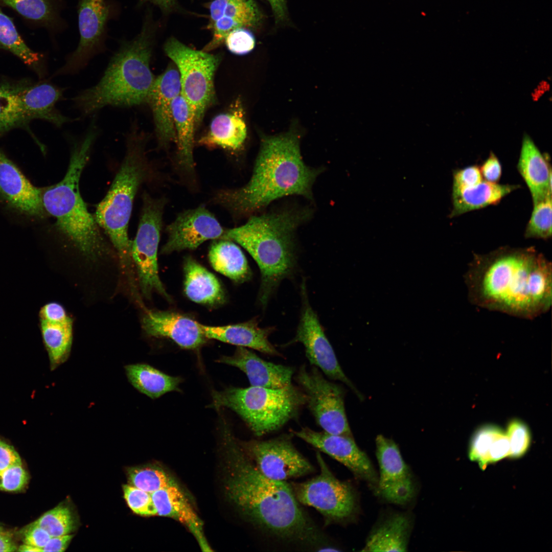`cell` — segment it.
I'll return each instance as SVG.
<instances>
[{
  "mask_svg": "<svg viewBox=\"0 0 552 552\" xmlns=\"http://www.w3.org/2000/svg\"><path fill=\"white\" fill-rule=\"evenodd\" d=\"M98 130L91 125L81 139L75 141L64 177L57 183L42 188L41 199L48 216L55 220L56 230L84 256L95 259L108 246L101 228L81 196L79 181L87 163Z\"/></svg>",
  "mask_w": 552,
  "mask_h": 552,
  "instance_id": "8992f818",
  "label": "cell"
},
{
  "mask_svg": "<svg viewBox=\"0 0 552 552\" xmlns=\"http://www.w3.org/2000/svg\"><path fill=\"white\" fill-rule=\"evenodd\" d=\"M124 498L132 511L142 516L156 515L150 493L131 485L123 486Z\"/></svg>",
  "mask_w": 552,
  "mask_h": 552,
  "instance_id": "ee69618b",
  "label": "cell"
},
{
  "mask_svg": "<svg viewBox=\"0 0 552 552\" xmlns=\"http://www.w3.org/2000/svg\"><path fill=\"white\" fill-rule=\"evenodd\" d=\"M318 475L305 482L290 484L297 501L315 509L326 525L352 519L357 508L355 491L350 484L338 479L319 452L316 454Z\"/></svg>",
  "mask_w": 552,
  "mask_h": 552,
  "instance_id": "8fae6325",
  "label": "cell"
},
{
  "mask_svg": "<svg viewBox=\"0 0 552 552\" xmlns=\"http://www.w3.org/2000/svg\"><path fill=\"white\" fill-rule=\"evenodd\" d=\"M0 48L19 58L38 76L43 75L42 57L30 49L21 38L12 20L0 9Z\"/></svg>",
  "mask_w": 552,
  "mask_h": 552,
  "instance_id": "d590c367",
  "label": "cell"
},
{
  "mask_svg": "<svg viewBox=\"0 0 552 552\" xmlns=\"http://www.w3.org/2000/svg\"><path fill=\"white\" fill-rule=\"evenodd\" d=\"M322 169L304 162L297 135L264 136L248 182L237 189L218 191L213 201L233 217L250 216L271 202L290 195L313 199L312 186Z\"/></svg>",
  "mask_w": 552,
  "mask_h": 552,
  "instance_id": "3957f363",
  "label": "cell"
},
{
  "mask_svg": "<svg viewBox=\"0 0 552 552\" xmlns=\"http://www.w3.org/2000/svg\"><path fill=\"white\" fill-rule=\"evenodd\" d=\"M156 515L170 517L186 525L195 536L200 547L208 551L202 523L177 484L150 493Z\"/></svg>",
  "mask_w": 552,
  "mask_h": 552,
  "instance_id": "484cf974",
  "label": "cell"
},
{
  "mask_svg": "<svg viewBox=\"0 0 552 552\" xmlns=\"http://www.w3.org/2000/svg\"><path fill=\"white\" fill-rule=\"evenodd\" d=\"M295 379L318 425L329 433L352 436L345 411L342 387L328 380L315 366L308 370L302 365Z\"/></svg>",
  "mask_w": 552,
  "mask_h": 552,
  "instance_id": "7c38bea8",
  "label": "cell"
},
{
  "mask_svg": "<svg viewBox=\"0 0 552 552\" xmlns=\"http://www.w3.org/2000/svg\"><path fill=\"white\" fill-rule=\"evenodd\" d=\"M109 13L105 0H79V42L77 49L67 58L65 63L56 72V75L78 73L101 49Z\"/></svg>",
  "mask_w": 552,
  "mask_h": 552,
  "instance_id": "2e32d148",
  "label": "cell"
},
{
  "mask_svg": "<svg viewBox=\"0 0 552 552\" xmlns=\"http://www.w3.org/2000/svg\"><path fill=\"white\" fill-rule=\"evenodd\" d=\"M28 478V474L21 464L14 465L0 472V489L8 492L21 490Z\"/></svg>",
  "mask_w": 552,
  "mask_h": 552,
  "instance_id": "bcb514c9",
  "label": "cell"
},
{
  "mask_svg": "<svg viewBox=\"0 0 552 552\" xmlns=\"http://www.w3.org/2000/svg\"><path fill=\"white\" fill-rule=\"evenodd\" d=\"M271 6L275 22L279 24L287 20L288 12L285 0H267Z\"/></svg>",
  "mask_w": 552,
  "mask_h": 552,
  "instance_id": "f5cc1de1",
  "label": "cell"
},
{
  "mask_svg": "<svg viewBox=\"0 0 552 552\" xmlns=\"http://www.w3.org/2000/svg\"><path fill=\"white\" fill-rule=\"evenodd\" d=\"M142 2H150L165 12H170L175 8L176 0H141Z\"/></svg>",
  "mask_w": 552,
  "mask_h": 552,
  "instance_id": "db71d44e",
  "label": "cell"
},
{
  "mask_svg": "<svg viewBox=\"0 0 552 552\" xmlns=\"http://www.w3.org/2000/svg\"><path fill=\"white\" fill-rule=\"evenodd\" d=\"M376 446L380 472L376 491L393 503L409 502L415 495L416 486L398 445L393 440L379 434L376 439Z\"/></svg>",
  "mask_w": 552,
  "mask_h": 552,
  "instance_id": "9a60e30c",
  "label": "cell"
},
{
  "mask_svg": "<svg viewBox=\"0 0 552 552\" xmlns=\"http://www.w3.org/2000/svg\"><path fill=\"white\" fill-rule=\"evenodd\" d=\"M224 43L231 53L241 55L253 50L255 39L249 31L244 28H240L230 32L225 37Z\"/></svg>",
  "mask_w": 552,
  "mask_h": 552,
  "instance_id": "f6af8a7d",
  "label": "cell"
},
{
  "mask_svg": "<svg viewBox=\"0 0 552 552\" xmlns=\"http://www.w3.org/2000/svg\"><path fill=\"white\" fill-rule=\"evenodd\" d=\"M210 22L221 15L240 20L247 27H254L261 20L262 15L252 0H214L210 5Z\"/></svg>",
  "mask_w": 552,
  "mask_h": 552,
  "instance_id": "74e56055",
  "label": "cell"
},
{
  "mask_svg": "<svg viewBox=\"0 0 552 552\" xmlns=\"http://www.w3.org/2000/svg\"><path fill=\"white\" fill-rule=\"evenodd\" d=\"M146 135L134 121L126 137L122 163L105 197L98 204L95 218L110 240L125 267L131 262L128 227L133 201L140 187L152 172L146 155Z\"/></svg>",
  "mask_w": 552,
  "mask_h": 552,
  "instance_id": "52a82bcc",
  "label": "cell"
},
{
  "mask_svg": "<svg viewBox=\"0 0 552 552\" xmlns=\"http://www.w3.org/2000/svg\"><path fill=\"white\" fill-rule=\"evenodd\" d=\"M519 187L518 185L499 184L484 179L472 186L452 187V208L450 217L497 204L503 197Z\"/></svg>",
  "mask_w": 552,
  "mask_h": 552,
  "instance_id": "f1b7e54d",
  "label": "cell"
},
{
  "mask_svg": "<svg viewBox=\"0 0 552 552\" xmlns=\"http://www.w3.org/2000/svg\"><path fill=\"white\" fill-rule=\"evenodd\" d=\"M164 50L178 70L181 94L194 113L196 128L215 101L214 75L220 57L192 49L173 37L166 41Z\"/></svg>",
  "mask_w": 552,
  "mask_h": 552,
  "instance_id": "9c48e42d",
  "label": "cell"
},
{
  "mask_svg": "<svg viewBox=\"0 0 552 552\" xmlns=\"http://www.w3.org/2000/svg\"><path fill=\"white\" fill-rule=\"evenodd\" d=\"M153 37V25L146 17L140 33L122 42L99 81L73 99L82 116L107 106L130 107L147 103L155 79L150 66Z\"/></svg>",
  "mask_w": 552,
  "mask_h": 552,
  "instance_id": "5b68a950",
  "label": "cell"
},
{
  "mask_svg": "<svg viewBox=\"0 0 552 552\" xmlns=\"http://www.w3.org/2000/svg\"><path fill=\"white\" fill-rule=\"evenodd\" d=\"M0 5L9 7L26 19L46 27L54 28L58 23L53 0H0Z\"/></svg>",
  "mask_w": 552,
  "mask_h": 552,
  "instance_id": "8d00e7d4",
  "label": "cell"
},
{
  "mask_svg": "<svg viewBox=\"0 0 552 552\" xmlns=\"http://www.w3.org/2000/svg\"><path fill=\"white\" fill-rule=\"evenodd\" d=\"M306 401L303 390L292 384L275 389L250 386L213 391L209 407L233 410L255 435L261 436L279 430L295 417Z\"/></svg>",
  "mask_w": 552,
  "mask_h": 552,
  "instance_id": "ba28073f",
  "label": "cell"
},
{
  "mask_svg": "<svg viewBox=\"0 0 552 552\" xmlns=\"http://www.w3.org/2000/svg\"><path fill=\"white\" fill-rule=\"evenodd\" d=\"M42 337L54 370L68 359L73 342V321L66 312L51 320H40Z\"/></svg>",
  "mask_w": 552,
  "mask_h": 552,
  "instance_id": "1f68e13d",
  "label": "cell"
},
{
  "mask_svg": "<svg viewBox=\"0 0 552 552\" xmlns=\"http://www.w3.org/2000/svg\"><path fill=\"white\" fill-rule=\"evenodd\" d=\"M19 464L21 458L14 447L0 439V472Z\"/></svg>",
  "mask_w": 552,
  "mask_h": 552,
  "instance_id": "f907efd6",
  "label": "cell"
},
{
  "mask_svg": "<svg viewBox=\"0 0 552 552\" xmlns=\"http://www.w3.org/2000/svg\"><path fill=\"white\" fill-rule=\"evenodd\" d=\"M303 440L347 467L356 477L376 489L378 475L366 454L352 436L314 431L307 427L292 432Z\"/></svg>",
  "mask_w": 552,
  "mask_h": 552,
  "instance_id": "ac0fdd59",
  "label": "cell"
},
{
  "mask_svg": "<svg viewBox=\"0 0 552 552\" xmlns=\"http://www.w3.org/2000/svg\"><path fill=\"white\" fill-rule=\"evenodd\" d=\"M42 188L34 186L19 167L0 149V200L12 211L33 219L48 215L41 199Z\"/></svg>",
  "mask_w": 552,
  "mask_h": 552,
  "instance_id": "ffe728a7",
  "label": "cell"
},
{
  "mask_svg": "<svg viewBox=\"0 0 552 552\" xmlns=\"http://www.w3.org/2000/svg\"><path fill=\"white\" fill-rule=\"evenodd\" d=\"M216 361L240 369L251 386L275 389L292 384L293 368L265 361L245 347H237L233 355L222 356Z\"/></svg>",
  "mask_w": 552,
  "mask_h": 552,
  "instance_id": "603a6c76",
  "label": "cell"
},
{
  "mask_svg": "<svg viewBox=\"0 0 552 552\" xmlns=\"http://www.w3.org/2000/svg\"><path fill=\"white\" fill-rule=\"evenodd\" d=\"M168 239L162 254L193 250L204 242L220 239L224 230L204 205L185 210L166 228Z\"/></svg>",
  "mask_w": 552,
  "mask_h": 552,
  "instance_id": "e0dca14e",
  "label": "cell"
},
{
  "mask_svg": "<svg viewBox=\"0 0 552 552\" xmlns=\"http://www.w3.org/2000/svg\"><path fill=\"white\" fill-rule=\"evenodd\" d=\"M2 533H3V528H2V527L0 526V534H1Z\"/></svg>",
  "mask_w": 552,
  "mask_h": 552,
  "instance_id": "6f0895ef",
  "label": "cell"
},
{
  "mask_svg": "<svg viewBox=\"0 0 552 552\" xmlns=\"http://www.w3.org/2000/svg\"><path fill=\"white\" fill-rule=\"evenodd\" d=\"M16 546L12 539L8 535L0 534V551H14Z\"/></svg>",
  "mask_w": 552,
  "mask_h": 552,
  "instance_id": "11a10c76",
  "label": "cell"
},
{
  "mask_svg": "<svg viewBox=\"0 0 552 552\" xmlns=\"http://www.w3.org/2000/svg\"><path fill=\"white\" fill-rule=\"evenodd\" d=\"M524 237L547 240L551 237V197L533 203Z\"/></svg>",
  "mask_w": 552,
  "mask_h": 552,
  "instance_id": "60d3db41",
  "label": "cell"
},
{
  "mask_svg": "<svg viewBox=\"0 0 552 552\" xmlns=\"http://www.w3.org/2000/svg\"><path fill=\"white\" fill-rule=\"evenodd\" d=\"M128 475L131 485L149 493L176 484L163 469L155 466L130 468Z\"/></svg>",
  "mask_w": 552,
  "mask_h": 552,
  "instance_id": "ab89813d",
  "label": "cell"
},
{
  "mask_svg": "<svg viewBox=\"0 0 552 552\" xmlns=\"http://www.w3.org/2000/svg\"><path fill=\"white\" fill-rule=\"evenodd\" d=\"M208 339H214L227 343L251 348L271 356L281 354L269 341L274 327H261L258 319L222 326H210L201 324Z\"/></svg>",
  "mask_w": 552,
  "mask_h": 552,
  "instance_id": "cb8c5ba5",
  "label": "cell"
},
{
  "mask_svg": "<svg viewBox=\"0 0 552 552\" xmlns=\"http://www.w3.org/2000/svg\"><path fill=\"white\" fill-rule=\"evenodd\" d=\"M142 325L148 335L167 338L183 349H197L208 339L201 324L176 312L147 311L142 319Z\"/></svg>",
  "mask_w": 552,
  "mask_h": 552,
  "instance_id": "44dd1931",
  "label": "cell"
},
{
  "mask_svg": "<svg viewBox=\"0 0 552 552\" xmlns=\"http://www.w3.org/2000/svg\"><path fill=\"white\" fill-rule=\"evenodd\" d=\"M517 169L530 190L533 203L551 197V165L528 135L522 141Z\"/></svg>",
  "mask_w": 552,
  "mask_h": 552,
  "instance_id": "d4e9b609",
  "label": "cell"
},
{
  "mask_svg": "<svg viewBox=\"0 0 552 552\" xmlns=\"http://www.w3.org/2000/svg\"><path fill=\"white\" fill-rule=\"evenodd\" d=\"M464 280L470 303L489 310L532 319L551 306V263L534 247L474 254Z\"/></svg>",
  "mask_w": 552,
  "mask_h": 552,
  "instance_id": "6da1fadb",
  "label": "cell"
},
{
  "mask_svg": "<svg viewBox=\"0 0 552 552\" xmlns=\"http://www.w3.org/2000/svg\"><path fill=\"white\" fill-rule=\"evenodd\" d=\"M17 550L19 551H28V552H30V551H31V552L42 551V550L41 549H40V548H39L38 547H35V546H32V545H30L26 544H24L20 545L18 547V549Z\"/></svg>",
  "mask_w": 552,
  "mask_h": 552,
  "instance_id": "9f6ffc18",
  "label": "cell"
},
{
  "mask_svg": "<svg viewBox=\"0 0 552 552\" xmlns=\"http://www.w3.org/2000/svg\"><path fill=\"white\" fill-rule=\"evenodd\" d=\"M305 280L301 285L302 308L296 334L285 346L297 342L304 347L310 363L319 369L330 379L340 381L348 386L360 399L363 396L347 377L340 366L318 317L309 303Z\"/></svg>",
  "mask_w": 552,
  "mask_h": 552,
  "instance_id": "4fadbf2b",
  "label": "cell"
},
{
  "mask_svg": "<svg viewBox=\"0 0 552 552\" xmlns=\"http://www.w3.org/2000/svg\"><path fill=\"white\" fill-rule=\"evenodd\" d=\"M11 83L22 120L33 137L35 136L29 127L33 120H43L58 127L75 120L56 108L57 102L63 98V88L48 82L34 83L28 79L11 81Z\"/></svg>",
  "mask_w": 552,
  "mask_h": 552,
  "instance_id": "d6986e66",
  "label": "cell"
},
{
  "mask_svg": "<svg viewBox=\"0 0 552 552\" xmlns=\"http://www.w3.org/2000/svg\"><path fill=\"white\" fill-rule=\"evenodd\" d=\"M51 536L41 527L34 523L26 527L23 532L24 544L30 545L42 550Z\"/></svg>",
  "mask_w": 552,
  "mask_h": 552,
  "instance_id": "c3c4849f",
  "label": "cell"
},
{
  "mask_svg": "<svg viewBox=\"0 0 552 552\" xmlns=\"http://www.w3.org/2000/svg\"><path fill=\"white\" fill-rule=\"evenodd\" d=\"M17 128L28 131L22 120L11 81L4 79L0 82V137Z\"/></svg>",
  "mask_w": 552,
  "mask_h": 552,
  "instance_id": "f35d334b",
  "label": "cell"
},
{
  "mask_svg": "<svg viewBox=\"0 0 552 552\" xmlns=\"http://www.w3.org/2000/svg\"><path fill=\"white\" fill-rule=\"evenodd\" d=\"M246 136L242 109L236 102L227 111L213 118L209 131L199 140L198 143L209 147L237 151L242 147Z\"/></svg>",
  "mask_w": 552,
  "mask_h": 552,
  "instance_id": "4316f807",
  "label": "cell"
},
{
  "mask_svg": "<svg viewBox=\"0 0 552 552\" xmlns=\"http://www.w3.org/2000/svg\"><path fill=\"white\" fill-rule=\"evenodd\" d=\"M482 180L480 168L476 165L469 166L454 171L452 187L472 186Z\"/></svg>",
  "mask_w": 552,
  "mask_h": 552,
  "instance_id": "7dc6e473",
  "label": "cell"
},
{
  "mask_svg": "<svg viewBox=\"0 0 552 552\" xmlns=\"http://www.w3.org/2000/svg\"><path fill=\"white\" fill-rule=\"evenodd\" d=\"M172 113L176 133L177 165L180 170L191 174L195 169V118L189 103L181 93L173 100Z\"/></svg>",
  "mask_w": 552,
  "mask_h": 552,
  "instance_id": "f546056e",
  "label": "cell"
},
{
  "mask_svg": "<svg viewBox=\"0 0 552 552\" xmlns=\"http://www.w3.org/2000/svg\"><path fill=\"white\" fill-rule=\"evenodd\" d=\"M184 290L191 301L209 306L224 302L225 295L217 278L191 257L184 263Z\"/></svg>",
  "mask_w": 552,
  "mask_h": 552,
  "instance_id": "4dcf8cb0",
  "label": "cell"
},
{
  "mask_svg": "<svg viewBox=\"0 0 552 552\" xmlns=\"http://www.w3.org/2000/svg\"><path fill=\"white\" fill-rule=\"evenodd\" d=\"M215 240L209 252L213 268L236 283L248 281L252 276L251 271L240 247L229 240Z\"/></svg>",
  "mask_w": 552,
  "mask_h": 552,
  "instance_id": "836d02e7",
  "label": "cell"
},
{
  "mask_svg": "<svg viewBox=\"0 0 552 552\" xmlns=\"http://www.w3.org/2000/svg\"><path fill=\"white\" fill-rule=\"evenodd\" d=\"M239 443L259 470L270 479L286 481L314 471L311 463L295 448L290 434Z\"/></svg>",
  "mask_w": 552,
  "mask_h": 552,
  "instance_id": "5bb4252c",
  "label": "cell"
},
{
  "mask_svg": "<svg viewBox=\"0 0 552 552\" xmlns=\"http://www.w3.org/2000/svg\"><path fill=\"white\" fill-rule=\"evenodd\" d=\"M223 442L227 456L226 494L239 511L266 535L324 548L328 546L295 498L290 484L264 475L226 424Z\"/></svg>",
  "mask_w": 552,
  "mask_h": 552,
  "instance_id": "7a4b0ae2",
  "label": "cell"
},
{
  "mask_svg": "<svg viewBox=\"0 0 552 552\" xmlns=\"http://www.w3.org/2000/svg\"><path fill=\"white\" fill-rule=\"evenodd\" d=\"M310 216L303 209H284L251 215L244 224L225 230L220 239L241 245L257 263L261 273L258 301L266 307L281 282L296 270L295 233Z\"/></svg>",
  "mask_w": 552,
  "mask_h": 552,
  "instance_id": "277c9868",
  "label": "cell"
},
{
  "mask_svg": "<svg viewBox=\"0 0 552 552\" xmlns=\"http://www.w3.org/2000/svg\"><path fill=\"white\" fill-rule=\"evenodd\" d=\"M480 168L483 179L491 182H497L501 176L502 167L497 157L492 152L483 163Z\"/></svg>",
  "mask_w": 552,
  "mask_h": 552,
  "instance_id": "681fc988",
  "label": "cell"
},
{
  "mask_svg": "<svg viewBox=\"0 0 552 552\" xmlns=\"http://www.w3.org/2000/svg\"><path fill=\"white\" fill-rule=\"evenodd\" d=\"M412 525V519L406 513H394L386 516L373 527L362 550L407 551Z\"/></svg>",
  "mask_w": 552,
  "mask_h": 552,
  "instance_id": "83f0119b",
  "label": "cell"
},
{
  "mask_svg": "<svg viewBox=\"0 0 552 552\" xmlns=\"http://www.w3.org/2000/svg\"><path fill=\"white\" fill-rule=\"evenodd\" d=\"M124 369L130 383L139 392L152 399L178 390L182 381L179 377L168 375L145 363L128 364Z\"/></svg>",
  "mask_w": 552,
  "mask_h": 552,
  "instance_id": "e575fe53",
  "label": "cell"
},
{
  "mask_svg": "<svg viewBox=\"0 0 552 552\" xmlns=\"http://www.w3.org/2000/svg\"><path fill=\"white\" fill-rule=\"evenodd\" d=\"M180 93L179 74L176 66H170L155 78L150 91L147 103L151 108L156 136L162 146L176 142L172 103Z\"/></svg>",
  "mask_w": 552,
  "mask_h": 552,
  "instance_id": "7402d4cb",
  "label": "cell"
},
{
  "mask_svg": "<svg viewBox=\"0 0 552 552\" xmlns=\"http://www.w3.org/2000/svg\"><path fill=\"white\" fill-rule=\"evenodd\" d=\"M510 445L506 433L495 425H485L474 434L471 441L469 456L478 463L482 470L489 464L509 456Z\"/></svg>",
  "mask_w": 552,
  "mask_h": 552,
  "instance_id": "d6a6232c",
  "label": "cell"
},
{
  "mask_svg": "<svg viewBox=\"0 0 552 552\" xmlns=\"http://www.w3.org/2000/svg\"><path fill=\"white\" fill-rule=\"evenodd\" d=\"M34 523L45 530L51 537L70 534L75 527L74 519L71 510L62 505L45 513Z\"/></svg>",
  "mask_w": 552,
  "mask_h": 552,
  "instance_id": "b9f144b4",
  "label": "cell"
},
{
  "mask_svg": "<svg viewBox=\"0 0 552 552\" xmlns=\"http://www.w3.org/2000/svg\"><path fill=\"white\" fill-rule=\"evenodd\" d=\"M506 434L509 445V456L517 458L523 456L531 443V433L527 425L519 420H512L508 424Z\"/></svg>",
  "mask_w": 552,
  "mask_h": 552,
  "instance_id": "7bdbcfd3",
  "label": "cell"
},
{
  "mask_svg": "<svg viewBox=\"0 0 552 552\" xmlns=\"http://www.w3.org/2000/svg\"><path fill=\"white\" fill-rule=\"evenodd\" d=\"M73 535L70 534L51 537L47 544L42 548V551H64L70 544Z\"/></svg>",
  "mask_w": 552,
  "mask_h": 552,
  "instance_id": "816d5d0a",
  "label": "cell"
},
{
  "mask_svg": "<svg viewBox=\"0 0 552 552\" xmlns=\"http://www.w3.org/2000/svg\"><path fill=\"white\" fill-rule=\"evenodd\" d=\"M142 201L136 234L131 242V259L136 269L143 295L147 298L156 292L170 300L160 281L157 264L158 247L167 200L164 197H153L145 192Z\"/></svg>",
  "mask_w": 552,
  "mask_h": 552,
  "instance_id": "30bf717a",
  "label": "cell"
}]
</instances>
